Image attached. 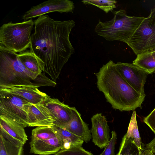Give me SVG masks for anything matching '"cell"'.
<instances>
[{
  "label": "cell",
  "mask_w": 155,
  "mask_h": 155,
  "mask_svg": "<svg viewBox=\"0 0 155 155\" xmlns=\"http://www.w3.org/2000/svg\"><path fill=\"white\" fill-rule=\"evenodd\" d=\"M34 21L35 32L31 35L30 51L45 63V72L56 82L64 66L74 53L69 36L75 22L55 20L48 15L40 16Z\"/></svg>",
  "instance_id": "cell-1"
},
{
  "label": "cell",
  "mask_w": 155,
  "mask_h": 155,
  "mask_svg": "<svg viewBox=\"0 0 155 155\" xmlns=\"http://www.w3.org/2000/svg\"><path fill=\"white\" fill-rule=\"evenodd\" d=\"M95 74L97 88L103 93L112 108L120 111L141 108L145 94L139 93L126 82L112 61L103 64Z\"/></svg>",
  "instance_id": "cell-2"
},
{
  "label": "cell",
  "mask_w": 155,
  "mask_h": 155,
  "mask_svg": "<svg viewBox=\"0 0 155 155\" xmlns=\"http://www.w3.org/2000/svg\"><path fill=\"white\" fill-rule=\"evenodd\" d=\"M44 73L38 74L30 71L21 62L17 54L0 45V87H54L56 83Z\"/></svg>",
  "instance_id": "cell-3"
},
{
  "label": "cell",
  "mask_w": 155,
  "mask_h": 155,
  "mask_svg": "<svg viewBox=\"0 0 155 155\" xmlns=\"http://www.w3.org/2000/svg\"><path fill=\"white\" fill-rule=\"evenodd\" d=\"M113 12L114 17L111 20L104 22L99 21L95 31L107 41H119L127 44L145 18L129 16L124 9Z\"/></svg>",
  "instance_id": "cell-4"
},
{
  "label": "cell",
  "mask_w": 155,
  "mask_h": 155,
  "mask_svg": "<svg viewBox=\"0 0 155 155\" xmlns=\"http://www.w3.org/2000/svg\"><path fill=\"white\" fill-rule=\"evenodd\" d=\"M34 25L32 19L3 24L0 28V45L16 53L26 51L30 46L31 34Z\"/></svg>",
  "instance_id": "cell-5"
},
{
  "label": "cell",
  "mask_w": 155,
  "mask_h": 155,
  "mask_svg": "<svg viewBox=\"0 0 155 155\" xmlns=\"http://www.w3.org/2000/svg\"><path fill=\"white\" fill-rule=\"evenodd\" d=\"M127 44L137 55L155 50V8L142 21Z\"/></svg>",
  "instance_id": "cell-6"
},
{
  "label": "cell",
  "mask_w": 155,
  "mask_h": 155,
  "mask_svg": "<svg viewBox=\"0 0 155 155\" xmlns=\"http://www.w3.org/2000/svg\"><path fill=\"white\" fill-rule=\"evenodd\" d=\"M32 104L18 95L0 92V115L13 119L24 128L29 127L28 115Z\"/></svg>",
  "instance_id": "cell-7"
},
{
  "label": "cell",
  "mask_w": 155,
  "mask_h": 155,
  "mask_svg": "<svg viewBox=\"0 0 155 155\" xmlns=\"http://www.w3.org/2000/svg\"><path fill=\"white\" fill-rule=\"evenodd\" d=\"M31 153L55 154L61 150L59 140L51 126L37 127L32 130L30 143Z\"/></svg>",
  "instance_id": "cell-8"
},
{
  "label": "cell",
  "mask_w": 155,
  "mask_h": 155,
  "mask_svg": "<svg viewBox=\"0 0 155 155\" xmlns=\"http://www.w3.org/2000/svg\"><path fill=\"white\" fill-rule=\"evenodd\" d=\"M115 65L122 77L132 88L140 94H145L144 87L149 73L133 63L118 62Z\"/></svg>",
  "instance_id": "cell-9"
},
{
  "label": "cell",
  "mask_w": 155,
  "mask_h": 155,
  "mask_svg": "<svg viewBox=\"0 0 155 155\" xmlns=\"http://www.w3.org/2000/svg\"><path fill=\"white\" fill-rule=\"evenodd\" d=\"M74 8V3L70 0H49L32 7L22 15V19L26 21L53 12H73Z\"/></svg>",
  "instance_id": "cell-10"
},
{
  "label": "cell",
  "mask_w": 155,
  "mask_h": 155,
  "mask_svg": "<svg viewBox=\"0 0 155 155\" xmlns=\"http://www.w3.org/2000/svg\"><path fill=\"white\" fill-rule=\"evenodd\" d=\"M0 133L5 139L16 146L24 145L28 140L24 128L13 119L0 115Z\"/></svg>",
  "instance_id": "cell-11"
},
{
  "label": "cell",
  "mask_w": 155,
  "mask_h": 155,
  "mask_svg": "<svg viewBox=\"0 0 155 155\" xmlns=\"http://www.w3.org/2000/svg\"><path fill=\"white\" fill-rule=\"evenodd\" d=\"M92 142L100 149L104 148L110 140V129L106 117L97 113L91 118Z\"/></svg>",
  "instance_id": "cell-12"
},
{
  "label": "cell",
  "mask_w": 155,
  "mask_h": 155,
  "mask_svg": "<svg viewBox=\"0 0 155 155\" xmlns=\"http://www.w3.org/2000/svg\"><path fill=\"white\" fill-rule=\"evenodd\" d=\"M42 103L55 118V122L54 126L63 128L69 122L72 116L71 107L57 99L51 98L48 95Z\"/></svg>",
  "instance_id": "cell-13"
},
{
  "label": "cell",
  "mask_w": 155,
  "mask_h": 155,
  "mask_svg": "<svg viewBox=\"0 0 155 155\" xmlns=\"http://www.w3.org/2000/svg\"><path fill=\"white\" fill-rule=\"evenodd\" d=\"M55 122L52 114L42 103L32 104L28 115L29 127L52 126Z\"/></svg>",
  "instance_id": "cell-14"
},
{
  "label": "cell",
  "mask_w": 155,
  "mask_h": 155,
  "mask_svg": "<svg viewBox=\"0 0 155 155\" xmlns=\"http://www.w3.org/2000/svg\"><path fill=\"white\" fill-rule=\"evenodd\" d=\"M38 87L29 86L0 87V92L18 95L32 104H36L42 102L47 95L46 93L40 91Z\"/></svg>",
  "instance_id": "cell-15"
},
{
  "label": "cell",
  "mask_w": 155,
  "mask_h": 155,
  "mask_svg": "<svg viewBox=\"0 0 155 155\" xmlns=\"http://www.w3.org/2000/svg\"><path fill=\"white\" fill-rule=\"evenodd\" d=\"M72 107V116L69 122L63 128L75 135L86 143L92 138L88 125L82 119L81 114L75 107Z\"/></svg>",
  "instance_id": "cell-16"
},
{
  "label": "cell",
  "mask_w": 155,
  "mask_h": 155,
  "mask_svg": "<svg viewBox=\"0 0 155 155\" xmlns=\"http://www.w3.org/2000/svg\"><path fill=\"white\" fill-rule=\"evenodd\" d=\"M22 64L32 72L41 74L44 72L45 63L34 53L27 50L17 54Z\"/></svg>",
  "instance_id": "cell-17"
},
{
  "label": "cell",
  "mask_w": 155,
  "mask_h": 155,
  "mask_svg": "<svg viewBox=\"0 0 155 155\" xmlns=\"http://www.w3.org/2000/svg\"><path fill=\"white\" fill-rule=\"evenodd\" d=\"M51 127L59 140L61 150L82 146L84 141L75 135L60 127Z\"/></svg>",
  "instance_id": "cell-18"
},
{
  "label": "cell",
  "mask_w": 155,
  "mask_h": 155,
  "mask_svg": "<svg viewBox=\"0 0 155 155\" xmlns=\"http://www.w3.org/2000/svg\"><path fill=\"white\" fill-rule=\"evenodd\" d=\"M136 64L147 71L150 74L155 71V59L151 52L144 53L137 55L133 61Z\"/></svg>",
  "instance_id": "cell-19"
},
{
  "label": "cell",
  "mask_w": 155,
  "mask_h": 155,
  "mask_svg": "<svg viewBox=\"0 0 155 155\" xmlns=\"http://www.w3.org/2000/svg\"><path fill=\"white\" fill-rule=\"evenodd\" d=\"M145 149L141 150L131 139L125 134L120 143L118 153L116 155H142Z\"/></svg>",
  "instance_id": "cell-20"
},
{
  "label": "cell",
  "mask_w": 155,
  "mask_h": 155,
  "mask_svg": "<svg viewBox=\"0 0 155 155\" xmlns=\"http://www.w3.org/2000/svg\"><path fill=\"white\" fill-rule=\"evenodd\" d=\"M125 134L127 137L133 140L141 150H143L145 149L144 145L142 143L139 132L135 111H133L127 132Z\"/></svg>",
  "instance_id": "cell-21"
},
{
  "label": "cell",
  "mask_w": 155,
  "mask_h": 155,
  "mask_svg": "<svg viewBox=\"0 0 155 155\" xmlns=\"http://www.w3.org/2000/svg\"><path fill=\"white\" fill-rule=\"evenodd\" d=\"M23 146H15L0 135V155H22Z\"/></svg>",
  "instance_id": "cell-22"
},
{
  "label": "cell",
  "mask_w": 155,
  "mask_h": 155,
  "mask_svg": "<svg viewBox=\"0 0 155 155\" xmlns=\"http://www.w3.org/2000/svg\"><path fill=\"white\" fill-rule=\"evenodd\" d=\"M85 5H91L96 6L104 11L106 13L112 11L116 8L117 2L115 0H83L82 1Z\"/></svg>",
  "instance_id": "cell-23"
},
{
  "label": "cell",
  "mask_w": 155,
  "mask_h": 155,
  "mask_svg": "<svg viewBox=\"0 0 155 155\" xmlns=\"http://www.w3.org/2000/svg\"><path fill=\"white\" fill-rule=\"evenodd\" d=\"M54 155H93L92 153L85 150L82 146L62 149L54 154Z\"/></svg>",
  "instance_id": "cell-24"
},
{
  "label": "cell",
  "mask_w": 155,
  "mask_h": 155,
  "mask_svg": "<svg viewBox=\"0 0 155 155\" xmlns=\"http://www.w3.org/2000/svg\"><path fill=\"white\" fill-rule=\"evenodd\" d=\"M111 137L107 145L104 148V151L99 155H115V150L117 140V135L116 132H111Z\"/></svg>",
  "instance_id": "cell-25"
},
{
  "label": "cell",
  "mask_w": 155,
  "mask_h": 155,
  "mask_svg": "<svg viewBox=\"0 0 155 155\" xmlns=\"http://www.w3.org/2000/svg\"><path fill=\"white\" fill-rule=\"evenodd\" d=\"M143 121L155 134V108L149 115L143 118Z\"/></svg>",
  "instance_id": "cell-26"
},
{
  "label": "cell",
  "mask_w": 155,
  "mask_h": 155,
  "mask_svg": "<svg viewBox=\"0 0 155 155\" xmlns=\"http://www.w3.org/2000/svg\"><path fill=\"white\" fill-rule=\"evenodd\" d=\"M144 155H154V153L149 150L145 149Z\"/></svg>",
  "instance_id": "cell-27"
},
{
  "label": "cell",
  "mask_w": 155,
  "mask_h": 155,
  "mask_svg": "<svg viewBox=\"0 0 155 155\" xmlns=\"http://www.w3.org/2000/svg\"><path fill=\"white\" fill-rule=\"evenodd\" d=\"M152 54L154 58L155 59V50L154 51H151ZM155 72V71H154L153 73H154Z\"/></svg>",
  "instance_id": "cell-28"
},
{
  "label": "cell",
  "mask_w": 155,
  "mask_h": 155,
  "mask_svg": "<svg viewBox=\"0 0 155 155\" xmlns=\"http://www.w3.org/2000/svg\"><path fill=\"white\" fill-rule=\"evenodd\" d=\"M145 149L144 151V152L143 153V154H142V155H144V152H145Z\"/></svg>",
  "instance_id": "cell-29"
},
{
  "label": "cell",
  "mask_w": 155,
  "mask_h": 155,
  "mask_svg": "<svg viewBox=\"0 0 155 155\" xmlns=\"http://www.w3.org/2000/svg\"><path fill=\"white\" fill-rule=\"evenodd\" d=\"M154 155H155V153H154Z\"/></svg>",
  "instance_id": "cell-30"
}]
</instances>
